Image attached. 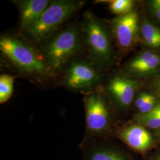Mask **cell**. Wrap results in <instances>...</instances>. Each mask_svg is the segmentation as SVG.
Listing matches in <instances>:
<instances>
[{
	"instance_id": "obj_10",
	"label": "cell",
	"mask_w": 160,
	"mask_h": 160,
	"mask_svg": "<svg viewBox=\"0 0 160 160\" xmlns=\"http://www.w3.org/2000/svg\"><path fill=\"white\" fill-rule=\"evenodd\" d=\"M120 137L131 148L139 151L148 149L153 141L149 132L144 126L139 124L124 128L121 131Z\"/></svg>"
},
{
	"instance_id": "obj_5",
	"label": "cell",
	"mask_w": 160,
	"mask_h": 160,
	"mask_svg": "<svg viewBox=\"0 0 160 160\" xmlns=\"http://www.w3.org/2000/svg\"><path fill=\"white\" fill-rule=\"evenodd\" d=\"M140 23L139 16L135 9L112 21L113 36L122 49H130L137 43L139 40Z\"/></svg>"
},
{
	"instance_id": "obj_7",
	"label": "cell",
	"mask_w": 160,
	"mask_h": 160,
	"mask_svg": "<svg viewBox=\"0 0 160 160\" xmlns=\"http://www.w3.org/2000/svg\"><path fill=\"white\" fill-rule=\"evenodd\" d=\"M86 122L88 129L92 132H100L109 125L110 112L104 98L92 94L84 99Z\"/></svg>"
},
{
	"instance_id": "obj_14",
	"label": "cell",
	"mask_w": 160,
	"mask_h": 160,
	"mask_svg": "<svg viewBox=\"0 0 160 160\" xmlns=\"http://www.w3.org/2000/svg\"><path fill=\"white\" fill-rule=\"evenodd\" d=\"M138 123L152 129L160 128V102L154 109L145 114H138L137 116Z\"/></svg>"
},
{
	"instance_id": "obj_17",
	"label": "cell",
	"mask_w": 160,
	"mask_h": 160,
	"mask_svg": "<svg viewBox=\"0 0 160 160\" xmlns=\"http://www.w3.org/2000/svg\"><path fill=\"white\" fill-rule=\"evenodd\" d=\"M90 160H125L120 155L110 151L97 150L92 153Z\"/></svg>"
},
{
	"instance_id": "obj_15",
	"label": "cell",
	"mask_w": 160,
	"mask_h": 160,
	"mask_svg": "<svg viewBox=\"0 0 160 160\" xmlns=\"http://www.w3.org/2000/svg\"><path fill=\"white\" fill-rule=\"evenodd\" d=\"M14 78L9 75L0 77V103H5L11 97L13 92Z\"/></svg>"
},
{
	"instance_id": "obj_13",
	"label": "cell",
	"mask_w": 160,
	"mask_h": 160,
	"mask_svg": "<svg viewBox=\"0 0 160 160\" xmlns=\"http://www.w3.org/2000/svg\"><path fill=\"white\" fill-rule=\"evenodd\" d=\"M160 102V98L150 91L140 92L135 99V104L139 114H145L150 112Z\"/></svg>"
},
{
	"instance_id": "obj_8",
	"label": "cell",
	"mask_w": 160,
	"mask_h": 160,
	"mask_svg": "<svg viewBox=\"0 0 160 160\" xmlns=\"http://www.w3.org/2000/svg\"><path fill=\"white\" fill-rule=\"evenodd\" d=\"M141 83L140 81L125 75H116L109 81L107 92L118 106L127 108L134 100Z\"/></svg>"
},
{
	"instance_id": "obj_18",
	"label": "cell",
	"mask_w": 160,
	"mask_h": 160,
	"mask_svg": "<svg viewBox=\"0 0 160 160\" xmlns=\"http://www.w3.org/2000/svg\"><path fill=\"white\" fill-rule=\"evenodd\" d=\"M147 10L152 18L160 23V0H151L147 3Z\"/></svg>"
},
{
	"instance_id": "obj_3",
	"label": "cell",
	"mask_w": 160,
	"mask_h": 160,
	"mask_svg": "<svg viewBox=\"0 0 160 160\" xmlns=\"http://www.w3.org/2000/svg\"><path fill=\"white\" fill-rule=\"evenodd\" d=\"M82 2L69 0L52 2L26 30L27 33L36 42L45 40L78 10Z\"/></svg>"
},
{
	"instance_id": "obj_6",
	"label": "cell",
	"mask_w": 160,
	"mask_h": 160,
	"mask_svg": "<svg viewBox=\"0 0 160 160\" xmlns=\"http://www.w3.org/2000/svg\"><path fill=\"white\" fill-rule=\"evenodd\" d=\"M125 75L138 80L160 75V52L145 49L126 63Z\"/></svg>"
},
{
	"instance_id": "obj_4",
	"label": "cell",
	"mask_w": 160,
	"mask_h": 160,
	"mask_svg": "<svg viewBox=\"0 0 160 160\" xmlns=\"http://www.w3.org/2000/svg\"><path fill=\"white\" fill-rule=\"evenodd\" d=\"M80 46V34L70 28L58 34L44 49L46 63L51 70L58 71L74 55Z\"/></svg>"
},
{
	"instance_id": "obj_20",
	"label": "cell",
	"mask_w": 160,
	"mask_h": 160,
	"mask_svg": "<svg viewBox=\"0 0 160 160\" xmlns=\"http://www.w3.org/2000/svg\"><path fill=\"white\" fill-rule=\"evenodd\" d=\"M157 136L158 137V138H160V129H157Z\"/></svg>"
},
{
	"instance_id": "obj_12",
	"label": "cell",
	"mask_w": 160,
	"mask_h": 160,
	"mask_svg": "<svg viewBox=\"0 0 160 160\" xmlns=\"http://www.w3.org/2000/svg\"><path fill=\"white\" fill-rule=\"evenodd\" d=\"M140 40L147 49L159 51L160 50V27L143 17L140 23Z\"/></svg>"
},
{
	"instance_id": "obj_1",
	"label": "cell",
	"mask_w": 160,
	"mask_h": 160,
	"mask_svg": "<svg viewBox=\"0 0 160 160\" xmlns=\"http://www.w3.org/2000/svg\"><path fill=\"white\" fill-rule=\"evenodd\" d=\"M82 29L93 62L100 68H108L113 62L114 52L107 28L92 12H87Z\"/></svg>"
},
{
	"instance_id": "obj_16",
	"label": "cell",
	"mask_w": 160,
	"mask_h": 160,
	"mask_svg": "<svg viewBox=\"0 0 160 160\" xmlns=\"http://www.w3.org/2000/svg\"><path fill=\"white\" fill-rule=\"evenodd\" d=\"M135 2L132 0H113L109 2V8L114 14L122 16L133 11Z\"/></svg>"
},
{
	"instance_id": "obj_19",
	"label": "cell",
	"mask_w": 160,
	"mask_h": 160,
	"mask_svg": "<svg viewBox=\"0 0 160 160\" xmlns=\"http://www.w3.org/2000/svg\"><path fill=\"white\" fill-rule=\"evenodd\" d=\"M149 91L160 98V75L153 77L148 83Z\"/></svg>"
},
{
	"instance_id": "obj_21",
	"label": "cell",
	"mask_w": 160,
	"mask_h": 160,
	"mask_svg": "<svg viewBox=\"0 0 160 160\" xmlns=\"http://www.w3.org/2000/svg\"><path fill=\"white\" fill-rule=\"evenodd\" d=\"M158 160H160V158H159V159H158Z\"/></svg>"
},
{
	"instance_id": "obj_11",
	"label": "cell",
	"mask_w": 160,
	"mask_h": 160,
	"mask_svg": "<svg viewBox=\"0 0 160 160\" xmlns=\"http://www.w3.org/2000/svg\"><path fill=\"white\" fill-rule=\"evenodd\" d=\"M48 0H26L20 2V28L27 30L51 4Z\"/></svg>"
},
{
	"instance_id": "obj_9",
	"label": "cell",
	"mask_w": 160,
	"mask_h": 160,
	"mask_svg": "<svg viewBox=\"0 0 160 160\" xmlns=\"http://www.w3.org/2000/svg\"><path fill=\"white\" fill-rule=\"evenodd\" d=\"M100 79V74L94 67L86 62H76L68 69L65 83L69 88L80 90L95 86Z\"/></svg>"
},
{
	"instance_id": "obj_2",
	"label": "cell",
	"mask_w": 160,
	"mask_h": 160,
	"mask_svg": "<svg viewBox=\"0 0 160 160\" xmlns=\"http://www.w3.org/2000/svg\"><path fill=\"white\" fill-rule=\"evenodd\" d=\"M0 50L17 68L23 72L45 76L51 69L33 49L16 37L3 36L0 39Z\"/></svg>"
}]
</instances>
